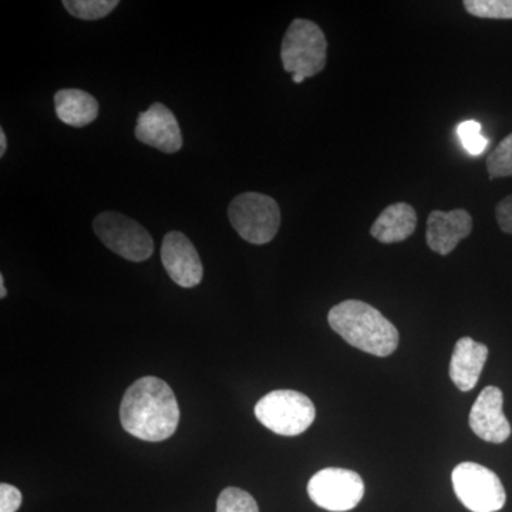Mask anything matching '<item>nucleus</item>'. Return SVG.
I'll return each instance as SVG.
<instances>
[{"mask_svg":"<svg viewBox=\"0 0 512 512\" xmlns=\"http://www.w3.org/2000/svg\"><path fill=\"white\" fill-rule=\"evenodd\" d=\"M120 421L131 436L150 443L170 439L180 423L177 397L164 380L141 377L124 393Z\"/></svg>","mask_w":512,"mask_h":512,"instance_id":"nucleus-1","label":"nucleus"},{"mask_svg":"<svg viewBox=\"0 0 512 512\" xmlns=\"http://www.w3.org/2000/svg\"><path fill=\"white\" fill-rule=\"evenodd\" d=\"M328 322L345 342L369 355L387 357L399 346V330L369 303H339L330 309Z\"/></svg>","mask_w":512,"mask_h":512,"instance_id":"nucleus-2","label":"nucleus"},{"mask_svg":"<svg viewBox=\"0 0 512 512\" xmlns=\"http://www.w3.org/2000/svg\"><path fill=\"white\" fill-rule=\"evenodd\" d=\"M255 416L259 423L275 434L295 437L312 426L316 409L305 394L295 390H275L256 403Z\"/></svg>","mask_w":512,"mask_h":512,"instance_id":"nucleus-3","label":"nucleus"},{"mask_svg":"<svg viewBox=\"0 0 512 512\" xmlns=\"http://www.w3.org/2000/svg\"><path fill=\"white\" fill-rule=\"evenodd\" d=\"M281 60L288 73L301 74L305 79L316 76L328 60L325 33L311 20H293L282 40Z\"/></svg>","mask_w":512,"mask_h":512,"instance_id":"nucleus-4","label":"nucleus"},{"mask_svg":"<svg viewBox=\"0 0 512 512\" xmlns=\"http://www.w3.org/2000/svg\"><path fill=\"white\" fill-rule=\"evenodd\" d=\"M228 217L239 237L249 244L271 242L281 227L278 202L261 192H244L231 201Z\"/></svg>","mask_w":512,"mask_h":512,"instance_id":"nucleus-5","label":"nucleus"},{"mask_svg":"<svg viewBox=\"0 0 512 512\" xmlns=\"http://www.w3.org/2000/svg\"><path fill=\"white\" fill-rule=\"evenodd\" d=\"M451 481L458 500L470 511L497 512L507 501L500 477L481 464H458L451 474Z\"/></svg>","mask_w":512,"mask_h":512,"instance_id":"nucleus-6","label":"nucleus"},{"mask_svg":"<svg viewBox=\"0 0 512 512\" xmlns=\"http://www.w3.org/2000/svg\"><path fill=\"white\" fill-rule=\"evenodd\" d=\"M97 238L114 254L131 262H143L154 254L150 232L119 212L106 211L93 222Z\"/></svg>","mask_w":512,"mask_h":512,"instance_id":"nucleus-7","label":"nucleus"},{"mask_svg":"<svg viewBox=\"0 0 512 512\" xmlns=\"http://www.w3.org/2000/svg\"><path fill=\"white\" fill-rule=\"evenodd\" d=\"M308 494L313 503L323 510L345 512L360 504L365 495V483L355 471L323 468L309 480Z\"/></svg>","mask_w":512,"mask_h":512,"instance_id":"nucleus-8","label":"nucleus"},{"mask_svg":"<svg viewBox=\"0 0 512 512\" xmlns=\"http://www.w3.org/2000/svg\"><path fill=\"white\" fill-rule=\"evenodd\" d=\"M161 261L167 274L181 288L190 289L201 284L204 268L200 255L183 232L171 231L165 235Z\"/></svg>","mask_w":512,"mask_h":512,"instance_id":"nucleus-9","label":"nucleus"},{"mask_svg":"<svg viewBox=\"0 0 512 512\" xmlns=\"http://www.w3.org/2000/svg\"><path fill=\"white\" fill-rule=\"evenodd\" d=\"M134 133L140 143L165 154L177 153L183 147V134L178 121L173 111L161 103L151 104L150 109L138 114Z\"/></svg>","mask_w":512,"mask_h":512,"instance_id":"nucleus-10","label":"nucleus"},{"mask_svg":"<svg viewBox=\"0 0 512 512\" xmlns=\"http://www.w3.org/2000/svg\"><path fill=\"white\" fill-rule=\"evenodd\" d=\"M503 404L501 389L488 386L471 407L470 427L481 440L501 444L510 439L511 424L505 417Z\"/></svg>","mask_w":512,"mask_h":512,"instance_id":"nucleus-11","label":"nucleus"},{"mask_svg":"<svg viewBox=\"0 0 512 512\" xmlns=\"http://www.w3.org/2000/svg\"><path fill=\"white\" fill-rule=\"evenodd\" d=\"M473 231V217L466 210L433 211L427 218L426 241L431 251L446 256Z\"/></svg>","mask_w":512,"mask_h":512,"instance_id":"nucleus-12","label":"nucleus"},{"mask_svg":"<svg viewBox=\"0 0 512 512\" xmlns=\"http://www.w3.org/2000/svg\"><path fill=\"white\" fill-rule=\"evenodd\" d=\"M487 357L488 348L483 343L467 336L458 340L451 356L450 377L460 392H470L477 386Z\"/></svg>","mask_w":512,"mask_h":512,"instance_id":"nucleus-13","label":"nucleus"},{"mask_svg":"<svg viewBox=\"0 0 512 512\" xmlns=\"http://www.w3.org/2000/svg\"><path fill=\"white\" fill-rule=\"evenodd\" d=\"M417 227V214L407 202H396L384 208L370 228V234L382 244H397L412 237Z\"/></svg>","mask_w":512,"mask_h":512,"instance_id":"nucleus-14","label":"nucleus"},{"mask_svg":"<svg viewBox=\"0 0 512 512\" xmlns=\"http://www.w3.org/2000/svg\"><path fill=\"white\" fill-rule=\"evenodd\" d=\"M57 117L67 126H89L99 117V103L92 94L79 89L59 90L55 96Z\"/></svg>","mask_w":512,"mask_h":512,"instance_id":"nucleus-15","label":"nucleus"},{"mask_svg":"<svg viewBox=\"0 0 512 512\" xmlns=\"http://www.w3.org/2000/svg\"><path fill=\"white\" fill-rule=\"evenodd\" d=\"M64 8L77 19L99 20L106 18L119 6L117 0H64Z\"/></svg>","mask_w":512,"mask_h":512,"instance_id":"nucleus-16","label":"nucleus"},{"mask_svg":"<svg viewBox=\"0 0 512 512\" xmlns=\"http://www.w3.org/2000/svg\"><path fill=\"white\" fill-rule=\"evenodd\" d=\"M463 5L474 18L512 19V0H464Z\"/></svg>","mask_w":512,"mask_h":512,"instance_id":"nucleus-17","label":"nucleus"},{"mask_svg":"<svg viewBox=\"0 0 512 512\" xmlns=\"http://www.w3.org/2000/svg\"><path fill=\"white\" fill-rule=\"evenodd\" d=\"M217 512H259L255 498L238 487H228L220 494Z\"/></svg>","mask_w":512,"mask_h":512,"instance_id":"nucleus-18","label":"nucleus"},{"mask_svg":"<svg viewBox=\"0 0 512 512\" xmlns=\"http://www.w3.org/2000/svg\"><path fill=\"white\" fill-rule=\"evenodd\" d=\"M487 171L491 180L512 177V134L505 137L488 156Z\"/></svg>","mask_w":512,"mask_h":512,"instance_id":"nucleus-19","label":"nucleus"},{"mask_svg":"<svg viewBox=\"0 0 512 512\" xmlns=\"http://www.w3.org/2000/svg\"><path fill=\"white\" fill-rule=\"evenodd\" d=\"M458 138L461 146L470 156H481L487 150L490 143L487 138L481 134V124L474 120L464 121L457 128Z\"/></svg>","mask_w":512,"mask_h":512,"instance_id":"nucleus-20","label":"nucleus"},{"mask_svg":"<svg viewBox=\"0 0 512 512\" xmlns=\"http://www.w3.org/2000/svg\"><path fill=\"white\" fill-rule=\"evenodd\" d=\"M22 505V493L10 484H0V512H16Z\"/></svg>","mask_w":512,"mask_h":512,"instance_id":"nucleus-21","label":"nucleus"},{"mask_svg":"<svg viewBox=\"0 0 512 512\" xmlns=\"http://www.w3.org/2000/svg\"><path fill=\"white\" fill-rule=\"evenodd\" d=\"M495 217L505 234H512V194L498 202Z\"/></svg>","mask_w":512,"mask_h":512,"instance_id":"nucleus-22","label":"nucleus"},{"mask_svg":"<svg viewBox=\"0 0 512 512\" xmlns=\"http://www.w3.org/2000/svg\"><path fill=\"white\" fill-rule=\"evenodd\" d=\"M6 148H8V138H6L5 130L0 128V157L5 156Z\"/></svg>","mask_w":512,"mask_h":512,"instance_id":"nucleus-23","label":"nucleus"},{"mask_svg":"<svg viewBox=\"0 0 512 512\" xmlns=\"http://www.w3.org/2000/svg\"><path fill=\"white\" fill-rule=\"evenodd\" d=\"M6 295H8V291H6L5 276L0 275V298L5 299Z\"/></svg>","mask_w":512,"mask_h":512,"instance_id":"nucleus-24","label":"nucleus"},{"mask_svg":"<svg viewBox=\"0 0 512 512\" xmlns=\"http://www.w3.org/2000/svg\"><path fill=\"white\" fill-rule=\"evenodd\" d=\"M292 80H293V83H296V84H301L303 82H305V77L301 76V74H292Z\"/></svg>","mask_w":512,"mask_h":512,"instance_id":"nucleus-25","label":"nucleus"}]
</instances>
